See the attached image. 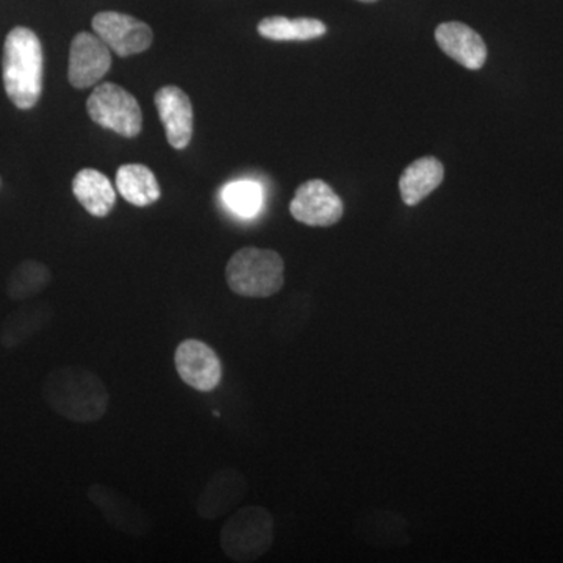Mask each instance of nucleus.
I'll list each match as a JSON object with an SVG mask.
<instances>
[{
	"mask_svg": "<svg viewBox=\"0 0 563 563\" xmlns=\"http://www.w3.org/2000/svg\"><path fill=\"white\" fill-rule=\"evenodd\" d=\"M47 407L65 420L95 422L109 410L110 395L98 374L79 365L52 369L41 385Z\"/></svg>",
	"mask_w": 563,
	"mask_h": 563,
	"instance_id": "f257e3e1",
	"label": "nucleus"
},
{
	"mask_svg": "<svg viewBox=\"0 0 563 563\" xmlns=\"http://www.w3.org/2000/svg\"><path fill=\"white\" fill-rule=\"evenodd\" d=\"M44 54L36 33L14 27L3 44L2 77L7 96L20 110H31L43 92Z\"/></svg>",
	"mask_w": 563,
	"mask_h": 563,
	"instance_id": "f03ea898",
	"label": "nucleus"
},
{
	"mask_svg": "<svg viewBox=\"0 0 563 563\" xmlns=\"http://www.w3.org/2000/svg\"><path fill=\"white\" fill-rule=\"evenodd\" d=\"M225 280L229 288L243 298H269L284 287V258L276 251L243 247L228 262Z\"/></svg>",
	"mask_w": 563,
	"mask_h": 563,
	"instance_id": "7ed1b4c3",
	"label": "nucleus"
},
{
	"mask_svg": "<svg viewBox=\"0 0 563 563\" xmlns=\"http://www.w3.org/2000/svg\"><path fill=\"white\" fill-rule=\"evenodd\" d=\"M274 543V518L262 506L236 510L220 533L222 553L233 562L250 563L269 553Z\"/></svg>",
	"mask_w": 563,
	"mask_h": 563,
	"instance_id": "20e7f679",
	"label": "nucleus"
},
{
	"mask_svg": "<svg viewBox=\"0 0 563 563\" xmlns=\"http://www.w3.org/2000/svg\"><path fill=\"white\" fill-rule=\"evenodd\" d=\"M87 110L96 124L124 139H135L143 128L139 101L114 84L99 85L88 99Z\"/></svg>",
	"mask_w": 563,
	"mask_h": 563,
	"instance_id": "39448f33",
	"label": "nucleus"
},
{
	"mask_svg": "<svg viewBox=\"0 0 563 563\" xmlns=\"http://www.w3.org/2000/svg\"><path fill=\"white\" fill-rule=\"evenodd\" d=\"M92 31L120 57H131L150 49L154 40L146 22L117 11L96 14L92 18Z\"/></svg>",
	"mask_w": 563,
	"mask_h": 563,
	"instance_id": "423d86ee",
	"label": "nucleus"
},
{
	"mask_svg": "<svg viewBox=\"0 0 563 563\" xmlns=\"http://www.w3.org/2000/svg\"><path fill=\"white\" fill-rule=\"evenodd\" d=\"M177 374L188 387L201 393L213 391L222 380L220 355L201 340H185L174 354Z\"/></svg>",
	"mask_w": 563,
	"mask_h": 563,
	"instance_id": "0eeeda50",
	"label": "nucleus"
},
{
	"mask_svg": "<svg viewBox=\"0 0 563 563\" xmlns=\"http://www.w3.org/2000/svg\"><path fill=\"white\" fill-rule=\"evenodd\" d=\"M290 213L302 224L329 228L342 220L343 202L325 181L309 180L296 190L290 203Z\"/></svg>",
	"mask_w": 563,
	"mask_h": 563,
	"instance_id": "6e6552de",
	"label": "nucleus"
},
{
	"mask_svg": "<svg viewBox=\"0 0 563 563\" xmlns=\"http://www.w3.org/2000/svg\"><path fill=\"white\" fill-rule=\"evenodd\" d=\"M88 499L102 514L103 520L125 536L143 537L150 533L152 523L141 507L128 496L103 484L91 485Z\"/></svg>",
	"mask_w": 563,
	"mask_h": 563,
	"instance_id": "1a4fd4ad",
	"label": "nucleus"
},
{
	"mask_svg": "<svg viewBox=\"0 0 563 563\" xmlns=\"http://www.w3.org/2000/svg\"><path fill=\"white\" fill-rule=\"evenodd\" d=\"M111 51L98 35L81 32L70 43L68 79L77 90L90 88L109 73Z\"/></svg>",
	"mask_w": 563,
	"mask_h": 563,
	"instance_id": "9d476101",
	"label": "nucleus"
},
{
	"mask_svg": "<svg viewBox=\"0 0 563 563\" xmlns=\"http://www.w3.org/2000/svg\"><path fill=\"white\" fill-rule=\"evenodd\" d=\"M247 492L250 483L240 470H218L199 495L196 512L203 520H218L231 514L246 498Z\"/></svg>",
	"mask_w": 563,
	"mask_h": 563,
	"instance_id": "9b49d317",
	"label": "nucleus"
},
{
	"mask_svg": "<svg viewBox=\"0 0 563 563\" xmlns=\"http://www.w3.org/2000/svg\"><path fill=\"white\" fill-rule=\"evenodd\" d=\"M155 107L166 139L174 150L188 147L192 136V106L187 92L177 87H165L155 95Z\"/></svg>",
	"mask_w": 563,
	"mask_h": 563,
	"instance_id": "f8f14e48",
	"label": "nucleus"
},
{
	"mask_svg": "<svg viewBox=\"0 0 563 563\" xmlns=\"http://www.w3.org/2000/svg\"><path fill=\"white\" fill-rule=\"evenodd\" d=\"M54 314L49 302H27L18 307L0 325V346L9 351L24 346L51 324Z\"/></svg>",
	"mask_w": 563,
	"mask_h": 563,
	"instance_id": "ddd939ff",
	"label": "nucleus"
},
{
	"mask_svg": "<svg viewBox=\"0 0 563 563\" xmlns=\"http://www.w3.org/2000/svg\"><path fill=\"white\" fill-rule=\"evenodd\" d=\"M440 49L466 69H481L487 60V46L479 33L462 22H444L435 31Z\"/></svg>",
	"mask_w": 563,
	"mask_h": 563,
	"instance_id": "4468645a",
	"label": "nucleus"
},
{
	"mask_svg": "<svg viewBox=\"0 0 563 563\" xmlns=\"http://www.w3.org/2000/svg\"><path fill=\"white\" fill-rule=\"evenodd\" d=\"M73 192L80 206L95 218L109 217L117 203L113 185L96 169L87 168L77 173L73 180Z\"/></svg>",
	"mask_w": 563,
	"mask_h": 563,
	"instance_id": "2eb2a0df",
	"label": "nucleus"
},
{
	"mask_svg": "<svg viewBox=\"0 0 563 563\" xmlns=\"http://www.w3.org/2000/svg\"><path fill=\"white\" fill-rule=\"evenodd\" d=\"M444 168L442 163L433 157L420 158L407 166L399 179V191L404 203L409 207L418 206L428 198L435 188L442 185Z\"/></svg>",
	"mask_w": 563,
	"mask_h": 563,
	"instance_id": "dca6fc26",
	"label": "nucleus"
},
{
	"mask_svg": "<svg viewBox=\"0 0 563 563\" xmlns=\"http://www.w3.org/2000/svg\"><path fill=\"white\" fill-rule=\"evenodd\" d=\"M117 188L122 198L135 207H150L161 199L162 190L147 166L122 165L117 173Z\"/></svg>",
	"mask_w": 563,
	"mask_h": 563,
	"instance_id": "f3484780",
	"label": "nucleus"
},
{
	"mask_svg": "<svg viewBox=\"0 0 563 563\" xmlns=\"http://www.w3.org/2000/svg\"><path fill=\"white\" fill-rule=\"evenodd\" d=\"M52 282L49 266L38 261H24L14 266L7 279V296L11 301H31L35 296L41 295Z\"/></svg>",
	"mask_w": 563,
	"mask_h": 563,
	"instance_id": "a211bd4d",
	"label": "nucleus"
},
{
	"mask_svg": "<svg viewBox=\"0 0 563 563\" xmlns=\"http://www.w3.org/2000/svg\"><path fill=\"white\" fill-rule=\"evenodd\" d=\"M258 33L263 38L273 41H309L325 35L328 27L324 22L312 18L288 20L284 16H272L258 24Z\"/></svg>",
	"mask_w": 563,
	"mask_h": 563,
	"instance_id": "6ab92c4d",
	"label": "nucleus"
},
{
	"mask_svg": "<svg viewBox=\"0 0 563 563\" xmlns=\"http://www.w3.org/2000/svg\"><path fill=\"white\" fill-rule=\"evenodd\" d=\"M222 201L240 218L257 217L263 209V188L252 180H236L222 188Z\"/></svg>",
	"mask_w": 563,
	"mask_h": 563,
	"instance_id": "aec40b11",
	"label": "nucleus"
},
{
	"mask_svg": "<svg viewBox=\"0 0 563 563\" xmlns=\"http://www.w3.org/2000/svg\"><path fill=\"white\" fill-rule=\"evenodd\" d=\"M361 2L372 3V2H376V0H361Z\"/></svg>",
	"mask_w": 563,
	"mask_h": 563,
	"instance_id": "412c9836",
	"label": "nucleus"
}]
</instances>
